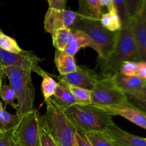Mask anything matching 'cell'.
Wrapping results in <instances>:
<instances>
[{"mask_svg": "<svg viewBox=\"0 0 146 146\" xmlns=\"http://www.w3.org/2000/svg\"><path fill=\"white\" fill-rule=\"evenodd\" d=\"M126 61H140L131 23L117 32L116 41L111 54L100 62L101 78H111L119 72L121 65Z\"/></svg>", "mask_w": 146, "mask_h": 146, "instance_id": "obj_1", "label": "cell"}, {"mask_svg": "<svg viewBox=\"0 0 146 146\" xmlns=\"http://www.w3.org/2000/svg\"><path fill=\"white\" fill-rule=\"evenodd\" d=\"M46 110L42 116L46 128L58 146H74L77 128L66 116L64 110L51 98L44 101Z\"/></svg>", "mask_w": 146, "mask_h": 146, "instance_id": "obj_2", "label": "cell"}, {"mask_svg": "<svg viewBox=\"0 0 146 146\" xmlns=\"http://www.w3.org/2000/svg\"><path fill=\"white\" fill-rule=\"evenodd\" d=\"M4 75L14 91L17 101L16 111L19 117L24 116L34 109L35 91L31 71L17 66L3 68Z\"/></svg>", "mask_w": 146, "mask_h": 146, "instance_id": "obj_3", "label": "cell"}, {"mask_svg": "<svg viewBox=\"0 0 146 146\" xmlns=\"http://www.w3.org/2000/svg\"><path fill=\"white\" fill-rule=\"evenodd\" d=\"M64 112L76 128L84 133L104 131L114 123L112 115L91 104H74Z\"/></svg>", "mask_w": 146, "mask_h": 146, "instance_id": "obj_4", "label": "cell"}, {"mask_svg": "<svg viewBox=\"0 0 146 146\" xmlns=\"http://www.w3.org/2000/svg\"><path fill=\"white\" fill-rule=\"evenodd\" d=\"M70 29L78 30L86 34L98 48V57L101 60L106 59L111 54L117 38V32H112L104 28L99 19L85 18L78 15Z\"/></svg>", "mask_w": 146, "mask_h": 146, "instance_id": "obj_5", "label": "cell"}, {"mask_svg": "<svg viewBox=\"0 0 146 146\" xmlns=\"http://www.w3.org/2000/svg\"><path fill=\"white\" fill-rule=\"evenodd\" d=\"M41 118L35 108L21 117L18 125L11 131L13 142L19 146H38Z\"/></svg>", "mask_w": 146, "mask_h": 146, "instance_id": "obj_6", "label": "cell"}, {"mask_svg": "<svg viewBox=\"0 0 146 146\" xmlns=\"http://www.w3.org/2000/svg\"><path fill=\"white\" fill-rule=\"evenodd\" d=\"M129 104L124 92L113 85L111 78H100L91 91V104L111 107Z\"/></svg>", "mask_w": 146, "mask_h": 146, "instance_id": "obj_7", "label": "cell"}, {"mask_svg": "<svg viewBox=\"0 0 146 146\" xmlns=\"http://www.w3.org/2000/svg\"><path fill=\"white\" fill-rule=\"evenodd\" d=\"M44 59L40 58L31 51H25L19 54L9 52L0 48V64L3 68L9 66H17L25 68L40 75L42 68L38 64Z\"/></svg>", "mask_w": 146, "mask_h": 146, "instance_id": "obj_8", "label": "cell"}, {"mask_svg": "<svg viewBox=\"0 0 146 146\" xmlns=\"http://www.w3.org/2000/svg\"><path fill=\"white\" fill-rule=\"evenodd\" d=\"M78 17L76 11L48 8L44 16V30L51 35L58 29L71 28Z\"/></svg>", "mask_w": 146, "mask_h": 146, "instance_id": "obj_9", "label": "cell"}, {"mask_svg": "<svg viewBox=\"0 0 146 146\" xmlns=\"http://www.w3.org/2000/svg\"><path fill=\"white\" fill-rule=\"evenodd\" d=\"M58 83L68 86L80 87L91 91L100 77L96 73L87 67L78 66L76 71L66 75L56 76Z\"/></svg>", "mask_w": 146, "mask_h": 146, "instance_id": "obj_10", "label": "cell"}, {"mask_svg": "<svg viewBox=\"0 0 146 146\" xmlns=\"http://www.w3.org/2000/svg\"><path fill=\"white\" fill-rule=\"evenodd\" d=\"M134 37L138 48L140 61H146V0L139 12L131 20Z\"/></svg>", "mask_w": 146, "mask_h": 146, "instance_id": "obj_11", "label": "cell"}, {"mask_svg": "<svg viewBox=\"0 0 146 146\" xmlns=\"http://www.w3.org/2000/svg\"><path fill=\"white\" fill-rule=\"evenodd\" d=\"M104 132L113 146H146L145 138L126 132L114 123L108 125Z\"/></svg>", "mask_w": 146, "mask_h": 146, "instance_id": "obj_12", "label": "cell"}, {"mask_svg": "<svg viewBox=\"0 0 146 146\" xmlns=\"http://www.w3.org/2000/svg\"><path fill=\"white\" fill-rule=\"evenodd\" d=\"M98 108L112 116L119 115L123 117L135 125L146 130V113L130 103L124 105L117 106L98 107Z\"/></svg>", "mask_w": 146, "mask_h": 146, "instance_id": "obj_13", "label": "cell"}, {"mask_svg": "<svg viewBox=\"0 0 146 146\" xmlns=\"http://www.w3.org/2000/svg\"><path fill=\"white\" fill-rule=\"evenodd\" d=\"M116 88L125 94L133 92L146 86V81L137 76H128L118 72L111 78Z\"/></svg>", "mask_w": 146, "mask_h": 146, "instance_id": "obj_14", "label": "cell"}, {"mask_svg": "<svg viewBox=\"0 0 146 146\" xmlns=\"http://www.w3.org/2000/svg\"><path fill=\"white\" fill-rule=\"evenodd\" d=\"M73 32H74V38L71 43L65 48L64 50L65 52L72 56H74L81 48L90 47L98 54L99 51L98 48L86 34L78 30H73Z\"/></svg>", "mask_w": 146, "mask_h": 146, "instance_id": "obj_15", "label": "cell"}, {"mask_svg": "<svg viewBox=\"0 0 146 146\" xmlns=\"http://www.w3.org/2000/svg\"><path fill=\"white\" fill-rule=\"evenodd\" d=\"M78 9L76 11L79 16L85 18L101 19L102 7L100 0H78Z\"/></svg>", "mask_w": 146, "mask_h": 146, "instance_id": "obj_16", "label": "cell"}, {"mask_svg": "<svg viewBox=\"0 0 146 146\" xmlns=\"http://www.w3.org/2000/svg\"><path fill=\"white\" fill-rule=\"evenodd\" d=\"M54 62L59 75H66L74 72L77 69V64L74 56L64 51H56Z\"/></svg>", "mask_w": 146, "mask_h": 146, "instance_id": "obj_17", "label": "cell"}, {"mask_svg": "<svg viewBox=\"0 0 146 146\" xmlns=\"http://www.w3.org/2000/svg\"><path fill=\"white\" fill-rule=\"evenodd\" d=\"M51 98L62 110H65L74 104H76L75 98L69 88L61 83H58V86Z\"/></svg>", "mask_w": 146, "mask_h": 146, "instance_id": "obj_18", "label": "cell"}, {"mask_svg": "<svg viewBox=\"0 0 146 146\" xmlns=\"http://www.w3.org/2000/svg\"><path fill=\"white\" fill-rule=\"evenodd\" d=\"M53 46L57 51H64L74 38V32L70 28L58 29L52 34Z\"/></svg>", "mask_w": 146, "mask_h": 146, "instance_id": "obj_19", "label": "cell"}, {"mask_svg": "<svg viewBox=\"0 0 146 146\" xmlns=\"http://www.w3.org/2000/svg\"><path fill=\"white\" fill-rule=\"evenodd\" d=\"M103 27L112 32H117L122 29V23L116 11H108L103 14L100 19Z\"/></svg>", "mask_w": 146, "mask_h": 146, "instance_id": "obj_20", "label": "cell"}, {"mask_svg": "<svg viewBox=\"0 0 146 146\" xmlns=\"http://www.w3.org/2000/svg\"><path fill=\"white\" fill-rule=\"evenodd\" d=\"M39 76L42 78L41 86V93H42L44 101H46L53 96L58 86V83L56 82L48 73L46 72L44 70L41 71Z\"/></svg>", "mask_w": 146, "mask_h": 146, "instance_id": "obj_21", "label": "cell"}, {"mask_svg": "<svg viewBox=\"0 0 146 146\" xmlns=\"http://www.w3.org/2000/svg\"><path fill=\"white\" fill-rule=\"evenodd\" d=\"M21 117L17 114H11L5 109L0 111V129L4 133L11 132L18 125Z\"/></svg>", "mask_w": 146, "mask_h": 146, "instance_id": "obj_22", "label": "cell"}, {"mask_svg": "<svg viewBox=\"0 0 146 146\" xmlns=\"http://www.w3.org/2000/svg\"><path fill=\"white\" fill-rule=\"evenodd\" d=\"M131 104L146 113V86L133 92L125 94Z\"/></svg>", "mask_w": 146, "mask_h": 146, "instance_id": "obj_23", "label": "cell"}, {"mask_svg": "<svg viewBox=\"0 0 146 146\" xmlns=\"http://www.w3.org/2000/svg\"><path fill=\"white\" fill-rule=\"evenodd\" d=\"M74 96L76 104L79 105H89L91 104V91L74 86L66 85Z\"/></svg>", "mask_w": 146, "mask_h": 146, "instance_id": "obj_24", "label": "cell"}, {"mask_svg": "<svg viewBox=\"0 0 146 146\" xmlns=\"http://www.w3.org/2000/svg\"><path fill=\"white\" fill-rule=\"evenodd\" d=\"M0 48L14 54H19L24 51L19 46L14 38L6 35L4 33L0 36Z\"/></svg>", "mask_w": 146, "mask_h": 146, "instance_id": "obj_25", "label": "cell"}, {"mask_svg": "<svg viewBox=\"0 0 146 146\" xmlns=\"http://www.w3.org/2000/svg\"><path fill=\"white\" fill-rule=\"evenodd\" d=\"M92 146H113L104 131L85 133Z\"/></svg>", "mask_w": 146, "mask_h": 146, "instance_id": "obj_26", "label": "cell"}, {"mask_svg": "<svg viewBox=\"0 0 146 146\" xmlns=\"http://www.w3.org/2000/svg\"><path fill=\"white\" fill-rule=\"evenodd\" d=\"M114 8L122 23V27L129 25L131 23V19L129 18L127 9L126 0H113Z\"/></svg>", "mask_w": 146, "mask_h": 146, "instance_id": "obj_27", "label": "cell"}, {"mask_svg": "<svg viewBox=\"0 0 146 146\" xmlns=\"http://www.w3.org/2000/svg\"><path fill=\"white\" fill-rule=\"evenodd\" d=\"M0 97L5 103L6 106H10L17 109V105L14 101L17 99L16 94L9 84H3L0 88Z\"/></svg>", "mask_w": 146, "mask_h": 146, "instance_id": "obj_28", "label": "cell"}, {"mask_svg": "<svg viewBox=\"0 0 146 146\" xmlns=\"http://www.w3.org/2000/svg\"><path fill=\"white\" fill-rule=\"evenodd\" d=\"M38 146H58L46 128L44 122H43L42 116H41V121H40Z\"/></svg>", "mask_w": 146, "mask_h": 146, "instance_id": "obj_29", "label": "cell"}, {"mask_svg": "<svg viewBox=\"0 0 146 146\" xmlns=\"http://www.w3.org/2000/svg\"><path fill=\"white\" fill-rule=\"evenodd\" d=\"M138 68L137 61H126L121 65L119 72L128 76H136Z\"/></svg>", "mask_w": 146, "mask_h": 146, "instance_id": "obj_30", "label": "cell"}, {"mask_svg": "<svg viewBox=\"0 0 146 146\" xmlns=\"http://www.w3.org/2000/svg\"><path fill=\"white\" fill-rule=\"evenodd\" d=\"M142 4L143 0H126L127 9L130 19H132L139 12Z\"/></svg>", "mask_w": 146, "mask_h": 146, "instance_id": "obj_31", "label": "cell"}, {"mask_svg": "<svg viewBox=\"0 0 146 146\" xmlns=\"http://www.w3.org/2000/svg\"><path fill=\"white\" fill-rule=\"evenodd\" d=\"M74 146H92L84 132L77 129L75 136Z\"/></svg>", "mask_w": 146, "mask_h": 146, "instance_id": "obj_32", "label": "cell"}, {"mask_svg": "<svg viewBox=\"0 0 146 146\" xmlns=\"http://www.w3.org/2000/svg\"><path fill=\"white\" fill-rule=\"evenodd\" d=\"M48 3V8L55 9H65L66 3L67 0H47Z\"/></svg>", "mask_w": 146, "mask_h": 146, "instance_id": "obj_33", "label": "cell"}, {"mask_svg": "<svg viewBox=\"0 0 146 146\" xmlns=\"http://www.w3.org/2000/svg\"><path fill=\"white\" fill-rule=\"evenodd\" d=\"M136 76L146 81V61H139Z\"/></svg>", "mask_w": 146, "mask_h": 146, "instance_id": "obj_34", "label": "cell"}, {"mask_svg": "<svg viewBox=\"0 0 146 146\" xmlns=\"http://www.w3.org/2000/svg\"><path fill=\"white\" fill-rule=\"evenodd\" d=\"M13 142L11 137V132L6 133L4 135L0 136V146H13Z\"/></svg>", "mask_w": 146, "mask_h": 146, "instance_id": "obj_35", "label": "cell"}, {"mask_svg": "<svg viewBox=\"0 0 146 146\" xmlns=\"http://www.w3.org/2000/svg\"><path fill=\"white\" fill-rule=\"evenodd\" d=\"M101 7H106L108 11H115L113 0H100Z\"/></svg>", "mask_w": 146, "mask_h": 146, "instance_id": "obj_36", "label": "cell"}, {"mask_svg": "<svg viewBox=\"0 0 146 146\" xmlns=\"http://www.w3.org/2000/svg\"><path fill=\"white\" fill-rule=\"evenodd\" d=\"M4 70H3V67L1 66V65L0 64V88H1V86L3 85L2 82H3V78H4Z\"/></svg>", "mask_w": 146, "mask_h": 146, "instance_id": "obj_37", "label": "cell"}, {"mask_svg": "<svg viewBox=\"0 0 146 146\" xmlns=\"http://www.w3.org/2000/svg\"><path fill=\"white\" fill-rule=\"evenodd\" d=\"M5 133H4L3 131H1V129H0V136H2V135H4Z\"/></svg>", "mask_w": 146, "mask_h": 146, "instance_id": "obj_38", "label": "cell"}, {"mask_svg": "<svg viewBox=\"0 0 146 146\" xmlns=\"http://www.w3.org/2000/svg\"><path fill=\"white\" fill-rule=\"evenodd\" d=\"M4 109V108H3V106H2V104H1V102L0 101V111H1V110Z\"/></svg>", "mask_w": 146, "mask_h": 146, "instance_id": "obj_39", "label": "cell"}, {"mask_svg": "<svg viewBox=\"0 0 146 146\" xmlns=\"http://www.w3.org/2000/svg\"><path fill=\"white\" fill-rule=\"evenodd\" d=\"M3 34V31H1V29H0V36H1V34Z\"/></svg>", "mask_w": 146, "mask_h": 146, "instance_id": "obj_40", "label": "cell"}, {"mask_svg": "<svg viewBox=\"0 0 146 146\" xmlns=\"http://www.w3.org/2000/svg\"><path fill=\"white\" fill-rule=\"evenodd\" d=\"M13 146H19V145H17V144L14 143V145H13Z\"/></svg>", "mask_w": 146, "mask_h": 146, "instance_id": "obj_41", "label": "cell"}, {"mask_svg": "<svg viewBox=\"0 0 146 146\" xmlns=\"http://www.w3.org/2000/svg\"><path fill=\"white\" fill-rule=\"evenodd\" d=\"M145 139H146V138H145Z\"/></svg>", "mask_w": 146, "mask_h": 146, "instance_id": "obj_42", "label": "cell"}, {"mask_svg": "<svg viewBox=\"0 0 146 146\" xmlns=\"http://www.w3.org/2000/svg\"><path fill=\"white\" fill-rule=\"evenodd\" d=\"M145 140H146V139H145Z\"/></svg>", "mask_w": 146, "mask_h": 146, "instance_id": "obj_43", "label": "cell"}]
</instances>
